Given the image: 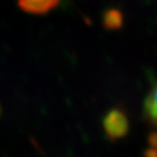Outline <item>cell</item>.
<instances>
[{"label": "cell", "instance_id": "8992f818", "mask_svg": "<svg viewBox=\"0 0 157 157\" xmlns=\"http://www.w3.org/2000/svg\"><path fill=\"white\" fill-rule=\"evenodd\" d=\"M0 115H1V107H0Z\"/></svg>", "mask_w": 157, "mask_h": 157}, {"label": "cell", "instance_id": "5b68a950", "mask_svg": "<svg viewBox=\"0 0 157 157\" xmlns=\"http://www.w3.org/2000/svg\"><path fill=\"white\" fill-rule=\"evenodd\" d=\"M148 145L152 148H156L157 150V132H153L148 136Z\"/></svg>", "mask_w": 157, "mask_h": 157}, {"label": "cell", "instance_id": "3957f363", "mask_svg": "<svg viewBox=\"0 0 157 157\" xmlns=\"http://www.w3.org/2000/svg\"><path fill=\"white\" fill-rule=\"evenodd\" d=\"M144 113L148 121L157 127V83L151 90L144 101Z\"/></svg>", "mask_w": 157, "mask_h": 157}, {"label": "cell", "instance_id": "7a4b0ae2", "mask_svg": "<svg viewBox=\"0 0 157 157\" xmlns=\"http://www.w3.org/2000/svg\"><path fill=\"white\" fill-rule=\"evenodd\" d=\"M60 0H17L20 9L31 14H45L59 5Z\"/></svg>", "mask_w": 157, "mask_h": 157}, {"label": "cell", "instance_id": "6da1fadb", "mask_svg": "<svg viewBox=\"0 0 157 157\" xmlns=\"http://www.w3.org/2000/svg\"><path fill=\"white\" fill-rule=\"evenodd\" d=\"M103 125L106 135L111 141L120 140L125 136L130 127L128 117L120 109H113L106 113Z\"/></svg>", "mask_w": 157, "mask_h": 157}, {"label": "cell", "instance_id": "277c9868", "mask_svg": "<svg viewBox=\"0 0 157 157\" xmlns=\"http://www.w3.org/2000/svg\"><path fill=\"white\" fill-rule=\"evenodd\" d=\"M104 23L107 29H118L122 24V14L118 10H109L105 14Z\"/></svg>", "mask_w": 157, "mask_h": 157}]
</instances>
